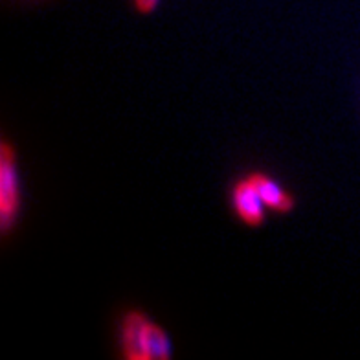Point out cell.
<instances>
[{"label": "cell", "instance_id": "6da1fadb", "mask_svg": "<svg viewBox=\"0 0 360 360\" xmlns=\"http://www.w3.org/2000/svg\"><path fill=\"white\" fill-rule=\"evenodd\" d=\"M120 347L127 360H167L173 342L162 326L142 311H127L120 322Z\"/></svg>", "mask_w": 360, "mask_h": 360}, {"label": "cell", "instance_id": "7a4b0ae2", "mask_svg": "<svg viewBox=\"0 0 360 360\" xmlns=\"http://www.w3.org/2000/svg\"><path fill=\"white\" fill-rule=\"evenodd\" d=\"M20 212V175L17 151L8 138L2 140L0 149V226L2 233L13 230Z\"/></svg>", "mask_w": 360, "mask_h": 360}, {"label": "cell", "instance_id": "3957f363", "mask_svg": "<svg viewBox=\"0 0 360 360\" xmlns=\"http://www.w3.org/2000/svg\"><path fill=\"white\" fill-rule=\"evenodd\" d=\"M230 202H232L233 214L243 224L250 228H257L265 223L266 206L257 193L256 186L252 182L250 175L239 179L232 186L230 191Z\"/></svg>", "mask_w": 360, "mask_h": 360}, {"label": "cell", "instance_id": "277c9868", "mask_svg": "<svg viewBox=\"0 0 360 360\" xmlns=\"http://www.w3.org/2000/svg\"><path fill=\"white\" fill-rule=\"evenodd\" d=\"M250 179L256 186L259 197L265 202L266 210L274 212V214H289V212H292L296 200L278 180L265 175V173H259V171L250 173Z\"/></svg>", "mask_w": 360, "mask_h": 360}, {"label": "cell", "instance_id": "5b68a950", "mask_svg": "<svg viewBox=\"0 0 360 360\" xmlns=\"http://www.w3.org/2000/svg\"><path fill=\"white\" fill-rule=\"evenodd\" d=\"M157 4H158V0H134L136 10L143 15L151 13V11L157 8Z\"/></svg>", "mask_w": 360, "mask_h": 360}]
</instances>
